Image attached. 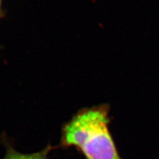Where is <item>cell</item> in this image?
Instances as JSON below:
<instances>
[{
	"instance_id": "1",
	"label": "cell",
	"mask_w": 159,
	"mask_h": 159,
	"mask_svg": "<svg viewBox=\"0 0 159 159\" xmlns=\"http://www.w3.org/2000/svg\"><path fill=\"white\" fill-rule=\"evenodd\" d=\"M108 125L106 106L81 109L63 125L60 147H74L85 159H122Z\"/></svg>"
},
{
	"instance_id": "2",
	"label": "cell",
	"mask_w": 159,
	"mask_h": 159,
	"mask_svg": "<svg viewBox=\"0 0 159 159\" xmlns=\"http://www.w3.org/2000/svg\"><path fill=\"white\" fill-rule=\"evenodd\" d=\"M53 148L50 145L40 152L33 153H22L12 147H7L6 154L3 159H48V155Z\"/></svg>"
},
{
	"instance_id": "3",
	"label": "cell",
	"mask_w": 159,
	"mask_h": 159,
	"mask_svg": "<svg viewBox=\"0 0 159 159\" xmlns=\"http://www.w3.org/2000/svg\"><path fill=\"white\" fill-rule=\"evenodd\" d=\"M3 11H2V0H0V18L2 17V16Z\"/></svg>"
}]
</instances>
